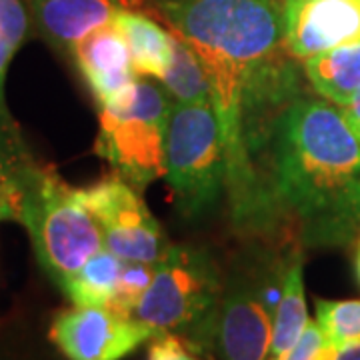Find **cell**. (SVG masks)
<instances>
[{
  "label": "cell",
  "instance_id": "10",
  "mask_svg": "<svg viewBox=\"0 0 360 360\" xmlns=\"http://www.w3.org/2000/svg\"><path fill=\"white\" fill-rule=\"evenodd\" d=\"M360 42V0H284L283 44L290 56L316 54Z\"/></svg>",
  "mask_w": 360,
  "mask_h": 360
},
{
  "label": "cell",
  "instance_id": "11",
  "mask_svg": "<svg viewBox=\"0 0 360 360\" xmlns=\"http://www.w3.org/2000/svg\"><path fill=\"white\" fill-rule=\"evenodd\" d=\"M70 54L101 106L122 98L139 80L129 44L115 20L90 32Z\"/></svg>",
  "mask_w": 360,
  "mask_h": 360
},
{
  "label": "cell",
  "instance_id": "21",
  "mask_svg": "<svg viewBox=\"0 0 360 360\" xmlns=\"http://www.w3.org/2000/svg\"><path fill=\"white\" fill-rule=\"evenodd\" d=\"M338 348L326 338L319 322H309L292 347L276 360H335Z\"/></svg>",
  "mask_w": 360,
  "mask_h": 360
},
{
  "label": "cell",
  "instance_id": "22",
  "mask_svg": "<svg viewBox=\"0 0 360 360\" xmlns=\"http://www.w3.org/2000/svg\"><path fill=\"white\" fill-rule=\"evenodd\" d=\"M30 30V13L26 0H0V37L14 49H20Z\"/></svg>",
  "mask_w": 360,
  "mask_h": 360
},
{
  "label": "cell",
  "instance_id": "7",
  "mask_svg": "<svg viewBox=\"0 0 360 360\" xmlns=\"http://www.w3.org/2000/svg\"><path fill=\"white\" fill-rule=\"evenodd\" d=\"M276 302L257 278L231 276L210 314L182 338L206 360H269Z\"/></svg>",
  "mask_w": 360,
  "mask_h": 360
},
{
  "label": "cell",
  "instance_id": "17",
  "mask_svg": "<svg viewBox=\"0 0 360 360\" xmlns=\"http://www.w3.org/2000/svg\"><path fill=\"white\" fill-rule=\"evenodd\" d=\"M176 104H210V86L193 49L174 34V54L167 75L160 78Z\"/></svg>",
  "mask_w": 360,
  "mask_h": 360
},
{
  "label": "cell",
  "instance_id": "5",
  "mask_svg": "<svg viewBox=\"0 0 360 360\" xmlns=\"http://www.w3.org/2000/svg\"><path fill=\"white\" fill-rule=\"evenodd\" d=\"M165 179L188 219L212 210L226 193V156L212 104H172Z\"/></svg>",
  "mask_w": 360,
  "mask_h": 360
},
{
  "label": "cell",
  "instance_id": "13",
  "mask_svg": "<svg viewBox=\"0 0 360 360\" xmlns=\"http://www.w3.org/2000/svg\"><path fill=\"white\" fill-rule=\"evenodd\" d=\"M130 51L136 75L160 78L167 75L174 54V34L146 14L120 8L115 18Z\"/></svg>",
  "mask_w": 360,
  "mask_h": 360
},
{
  "label": "cell",
  "instance_id": "3",
  "mask_svg": "<svg viewBox=\"0 0 360 360\" xmlns=\"http://www.w3.org/2000/svg\"><path fill=\"white\" fill-rule=\"evenodd\" d=\"M14 220L25 224L42 269L60 288L104 248L103 231L80 196L51 167H39L13 200Z\"/></svg>",
  "mask_w": 360,
  "mask_h": 360
},
{
  "label": "cell",
  "instance_id": "14",
  "mask_svg": "<svg viewBox=\"0 0 360 360\" xmlns=\"http://www.w3.org/2000/svg\"><path fill=\"white\" fill-rule=\"evenodd\" d=\"M310 86L336 106H347L360 89V42L338 46L304 60Z\"/></svg>",
  "mask_w": 360,
  "mask_h": 360
},
{
  "label": "cell",
  "instance_id": "9",
  "mask_svg": "<svg viewBox=\"0 0 360 360\" xmlns=\"http://www.w3.org/2000/svg\"><path fill=\"white\" fill-rule=\"evenodd\" d=\"M156 333L104 307H72L54 316L51 340L68 360H122Z\"/></svg>",
  "mask_w": 360,
  "mask_h": 360
},
{
  "label": "cell",
  "instance_id": "12",
  "mask_svg": "<svg viewBox=\"0 0 360 360\" xmlns=\"http://www.w3.org/2000/svg\"><path fill=\"white\" fill-rule=\"evenodd\" d=\"M26 6L40 34L66 52L90 32L110 25L122 8L118 0H26Z\"/></svg>",
  "mask_w": 360,
  "mask_h": 360
},
{
  "label": "cell",
  "instance_id": "15",
  "mask_svg": "<svg viewBox=\"0 0 360 360\" xmlns=\"http://www.w3.org/2000/svg\"><path fill=\"white\" fill-rule=\"evenodd\" d=\"M307 298H304V281H302V260L292 258L283 272L281 295L274 309L272 321V338H270V360L283 356L295 345L309 324Z\"/></svg>",
  "mask_w": 360,
  "mask_h": 360
},
{
  "label": "cell",
  "instance_id": "25",
  "mask_svg": "<svg viewBox=\"0 0 360 360\" xmlns=\"http://www.w3.org/2000/svg\"><path fill=\"white\" fill-rule=\"evenodd\" d=\"M342 112H345V118H347V122L350 124L352 132L359 136L360 141V89L352 96V101L347 106H342Z\"/></svg>",
  "mask_w": 360,
  "mask_h": 360
},
{
  "label": "cell",
  "instance_id": "24",
  "mask_svg": "<svg viewBox=\"0 0 360 360\" xmlns=\"http://www.w3.org/2000/svg\"><path fill=\"white\" fill-rule=\"evenodd\" d=\"M16 51L18 49H14L8 40L0 37V108H6V104H4V78H6V70H8V65H11Z\"/></svg>",
  "mask_w": 360,
  "mask_h": 360
},
{
  "label": "cell",
  "instance_id": "2",
  "mask_svg": "<svg viewBox=\"0 0 360 360\" xmlns=\"http://www.w3.org/2000/svg\"><path fill=\"white\" fill-rule=\"evenodd\" d=\"M153 6L205 68L229 176L240 156L246 98L288 54L283 6L276 0H153Z\"/></svg>",
  "mask_w": 360,
  "mask_h": 360
},
{
  "label": "cell",
  "instance_id": "20",
  "mask_svg": "<svg viewBox=\"0 0 360 360\" xmlns=\"http://www.w3.org/2000/svg\"><path fill=\"white\" fill-rule=\"evenodd\" d=\"M155 272L156 264L127 262L124 260L122 272H120V278H118L108 309L122 314V316H134V310L142 300V296L148 290V286L153 284Z\"/></svg>",
  "mask_w": 360,
  "mask_h": 360
},
{
  "label": "cell",
  "instance_id": "19",
  "mask_svg": "<svg viewBox=\"0 0 360 360\" xmlns=\"http://www.w3.org/2000/svg\"><path fill=\"white\" fill-rule=\"evenodd\" d=\"M316 322L336 348L360 345V300L316 298Z\"/></svg>",
  "mask_w": 360,
  "mask_h": 360
},
{
  "label": "cell",
  "instance_id": "29",
  "mask_svg": "<svg viewBox=\"0 0 360 360\" xmlns=\"http://www.w3.org/2000/svg\"><path fill=\"white\" fill-rule=\"evenodd\" d=\"M356 274H359V283H360V243H359V252H356Z\"/></svg>",
  "mask_w": 360,
  "mask_h": 360
},
{
  "label": "cell",
  "instance_id": "8",
  "mask_svg": "<svg viewBox=\"0 0 360 360\" xmlns=\"http://www.w3.org/2000/svg\"><path fill=\"white\" fill-rule=\"evenodd\" d=\"M80 196L103 231L104 248L127 262L158 264L170 250L167 234L141 194L122 176L104 179Z\"/></svg>",
  "mask_w": 360,
  "mask_h": 360
},
{
  "label": "cell",
  "instance_id": "1",
  "mask_svg": "<svg viewBox=\"0 0 360 360\" xmlns=\"http://www.w3.org/2000/svg\"><path fill=\"white\" fill-rule=\"evenodd\" d=\"M278 224L307 246L348 245L360 231V141L338 106L302 92L278 116L264 162Z\"/></svg>",
  "mask_w": 360,
  "mask_h": 360
},
{
  "label": "cell",
  "instance_id": "4",
  "mask_svg": "<svg viewBox=\"0 0 360 360\" xmlns=\"http://www.w3.org/2000/svg\"><path fill=\"white\" fill-rule=\"evenodd\" d=\"M172 98L150 80L136 84L115 103L101 106L96 153L118 176L144 188L167 172V134Z\"/></svg>",
  "mask_w": 360,
  "mask_h": 360
},
{
  "label": "cell",
  "instance_id": "26",
  "mask_svg": "<svg viewBox=\"0 0 360 360\" xmlns=\"http://www.w3.org/2000/svg\"><path fill=\"white\" fill-rule=\"evenodd\" d=\"M0 220H14L13 202L2 186H0Z\"/></svg>",
  "mask_w": 360,
  "mask_h": 360
},
{
  "label": "cell",
  "instance_id": "16",
  "mask_svg": "<svg viewBox=\"0 0 360 360\" xmlns=\"http://www.w3.org/2000/svg\"><path fill=\"white\" fill-rule=\"evenodd\" d=\"M122 258H118L106 248H101L94 257L89 258V262L77 274H72L66 281L63 290L75 307L108 309L122 272Z\"/></svg>",
  "mask_w": 360,
  "mask_h": 360
},
{
  "label": "cell",
  "instance_id": "27",
  "mask_svg": "<svg viewBox=\"0 0 360 360\" xmlns=\"http://www.w3.org/2000/svg\"><path fill=\"white\" fill-rule=\"evenodd\" d=\"M335 360H360V345H356V347L338 348Z\"/></svg>",
  "mask_w": 360,
  "mask_h": 360
},
{
  "label": "cell",
  "instance_id": "28",
  "mask_svg": "<svg viewBox=\"0 0 360 360\" xmlns=\"http://www.w3.org/2000/svg\"><path fill=\"white\" fill-rule=\"evenodd\" d=\"M118 2L122 4V8H130V11H132V6L141 4V0H118Z\"/></svg>",
  "mask_w": 360,
  "mask_h": 360
},
{
  "label": "cell",
  "instance_id": "6",
  "mask_svg": "<svg viewBox=\"0 0 360 360\" xmlns=\"http://www.w3.org/2000/svg\"><path fill=\"white\" fill-rule=\"evenodd\" d=\"M222 284L219 266L206 250L170 246L156 264L153 284L134 310V319L156 335H191L214 309Z\"/></svg>",
  "mask_w": 360,
  "mask_h": 360
},
{
  "label": "cell",
  "instance_id": "23",
  "mask_svg": "<svg viewBox=\"0 0 360 360\" xmlns=\"http://www.w3.org/2000/svg\"><path fill=\"white\" fill-rule=\"evenodd\" d=\"M146 360H202L193 348L186 345V340L172 333H160L153 336V342L148 347Z\"/></svg>",
  "mask_w": 360,
  "mask_h": 360
},
{
  "label": "cell",
  "instance_id": "18",
  "mask_svg": "<svg viewBox=\"0 0 360 360\" xmlns=\"http://www.w3.org/2000/svg\"><path fill=\"white\" fill-rule=\"evenodd\" d=\"M39 167L8 108H0V186L6 191L11 202L22 182Z\"/></svg>",
  "mask_w": 360,
  "mask_h": 360
}]
</instances>
